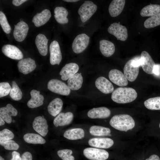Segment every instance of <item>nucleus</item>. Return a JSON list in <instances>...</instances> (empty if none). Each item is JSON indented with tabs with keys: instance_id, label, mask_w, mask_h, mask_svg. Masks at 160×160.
Here are the masks:
<instances>
[{
	"instance_id": "obj_29",
	"label": "nucleus",
	"mask_w": 160,
	"mask_h": 160,
	"mask_svg": "<svg viewBox=\"0 0 160 160\" xmlns=\"http://www.w3.org/2000/svg\"><path fill=\"white\" fill-rule=\"evenodd\" d=\"M84 136V131L81 128H73L68 130L63 134L64 137L71 140L81 139Z\"/></svg>"
},
{
	"instance_id": "obj_32",
	"label": "nucleus",
	"mask_w": 160,
	"mask_h": 160,
	"mask_svg": "<svg viewBox=\"0 0 160 160\" xmlns=\"http://www.w3.org/2000/svg\"><path fill=\"white\" fill-rule=\"evenodd\" d=\"M89 132L92 135L95 136H106L111 135L110 129L103 127L95 125L89 128Z\"/></svg>"
},
{
	"instance_id": "obj_22",
	"label": "nucleus",
	"mask_w": 160,
	"mask_h": 160,
	"mask_svg": "<svg viewBox=\"0 0 160 160\" xmlns=\"http://www.w3.org/2000/svg\"><path fill=\"white\" fill-rule=\"evenodd\" d=\"M51 16L50 11L45 9L41 12L37 13L33 17L32 22L34 25L39 27L45 24L49 20Z\"/></svg>"
},
{
	"instance_id": "obj_6",
	"label": "nucleus",
	"mask_w": 160,
	"mask_h": 160,
	"mask_svg": "<svg viewBox=\"0 0 160 160\" xmlns=\"http://www.w3.org/2000/svg\"><path fill=\"white\" fill-rule=\"evenodd\" d=\"M89 37L85 33L78 35L72 43V49L73 52L79 54L84 51L89 45Z\"/></svg>"
},
{
	"instance_id": "obj_25",
	"label": "nucleus",
	"mask_w": 160,
	"mask_h": 160,
	"mask_svg": "<svg viewBox=\"0 0 160 160\" xmlns=\"http://www.w3.org/2000/svg\"><path fill=\"white\" fill-rule=\"evenodd\" d=\"M48 39L44 34L39 33L36 36L35 43L40 54L43 56H46L48 52Z\"/></svg>"
},
{
	"instance_id": "obj_51",
	"label": "nucleus",
	"mask_w": 160,
	"mask_h": 160,
	"mask_svg": "<svg viewBox=\"0 0 160 160\" xmlns=\"http://www.w3.org/2000/svg\"><path fill=\"white\" fill-rule=\"evenodd\" d=\"M20 21H23V19H20Z\"/></svg>"
},
{
	"instance_id": "obj_35",
	"label": "nucleus",
	"mask_w": 160,
	"mask_h": 160,
	"mask_svg": "<svg viewBox=\"0 0 160 160\" xmlns=\"http://www.w3.org/2000/svg\"><path fill=\"white\" fill-rule=\"evenodd\" d=\"M160 25V13L151 16L144 22V25L147 28L155 27Z\"/></svg>"
},
{
	"instance_id": "obj_23",
	"label": "nucleus",
	"mask_w": 160,
	"mask_h": 160,
	"mask_svg": "<svg viewBox=\"0 0 160 160\" xmlns=\"http://www.w3.org/2000/svg\"><path fill=\"white\" fill-rule=\"evenodd\" d=\"M125 4V0H113L108 7V12L111 16L115 17L119 15L123 10Z\"/></svg>"
},
{
	"instance_id": "obj_45",
	"label": "nucleus",
	"mask_w": 160,
	"mask_h": 160,
	"mask_svg": "<svg viewBox=\"0 0 160 160\" xmlns=\"http://www.w3.org/2000/svg\"><path fill=\"white\" fill-rule=\"evenodd\" d=\"M160 67L159 65H156L154 68L153 73L155 75H159L160 73Z\"/></svg>"
},
{
	"instance_id": "obj_47",
	"label": "nucleus",
	"mask_w": 160,
	"mask_h": 160,
	"mask_svg": "<svg viewBox=\"0 0 160 160\" xmlns=\"http://www.w3.org/2000/svg\"><path fill=\"white\" fill-rule=\"evenodd\" d=\"M5 124L4 120L1 117H0V125L2 126Z\"/></svg>"
},
{
	"instance_id": "obj_37",
	"label": "nucleus",
	"mask_w": 160,
	"mask_h": 160,
	"mask_svg": "<svg viewBox=\"0 0 160 160\" xmlns=\"http://www.w3.org/2000/svg\"><path fill=\"white\" fill-rule=\"evenodd\" d=\"M0 144L4 148L8 150H15L18 149L19 145L14 141L12 140H4L0 139Z\"/></svg>"
},
{
	"instance_id": "obj_16",
	"label": "nucleus",
	"mask_w": 160,
	"mask_h": 160,
	"mask_svg": "<svg viewBox=\"0 0 160 160\" xmlns=\"http://www.w3.org/2000/svg\"><path fill=\"white\" fill-rule=\"evenodd\" d=\"M89 145L98 148H108L114 144L113 140L109 138H94L90 139L88 142Z\"/></svg>"
},
{
	"instance_id": "obj_11",
	"label": "nucleus",
	"mask_w": 160,
	"mask_h": 160,
	"mask_svg": "<svg viewBox=\"0 0 160 160\" xmlns=\"http://www.w3.org/2000/svg\"><path fill=\"white\" fill-rule=\"evenodd\" d=\"M1 50L5 56L11 59L20 60L23 59L22 52L18 48L14 45H4L2 47Z\"/></svg>"
},
{
	"instance_id": "obj_36",
	"label": "nucleus",
	"mask_w": 160,
	"mask_h": 160,
	"mask_svg": "<svg viewBox=\"0 0 160 160\" xmlns=\"http://www.w3.org/2000/svg\"><path fill=\"white\" fill-rule=\"evenodd\" d=\"M12 87L9 93L11 97L14 100L19 101L22 97V93L15 81L12 82Z\"/></svg>"
},
{
	"instance_id": "obj_33",
	"label": "nucleus",
	"mask_w": 160,
	"mask_h": 160,
	"mask_svg": "<svg viewBox=\"0 0 160 160\" xmlns=\"http://www.w3.org/2000/svg\"><path fill=\"white\" fill-rule=\"evenodd\" d=\"M24 140L27 143L33 144H43L45 140L39 135L33 133H28L23 136Z\"/></svg>"
},
{
	"instance_id": "obj_48",
	"label": "nucleus",
	"mask_w": 160,
	"mask_h": 160,
	"mask_svg": "<svg viewBox=\"0 0 160 160\" xmlns=\"http://www.w3.org/2000/svg\"><path fill=\"white\" fill-rule=\"evenodd\" d=\"M79 0H63V1L67 2H77L79 1Z\"/></svg>"
},
{
	"instance_id": "obj_20",
	"label": "nucleus",
	"mask_w": 160,
	"mask_h": 160,
	"mask_svg": "<svg viewBox=\"0 0 160 160\" xmlns=\"http://www.w3.org/2000/svg\"><path fill=\"white\" fill-rule=\"evenodd\" d=\"M111 113V111L109 109L102 107L90 110L88 112L87 115L91 119H105L109 117Z\"/></svg>"
},
{
	"instance_id": "obj_19",
	"label": "nucleus",
	"mask_w": 160,
	"mask_h": 160,
	"mask_svg": "<svg viewBox=\"0 0 160 160\" xmlns=\"http://www.w3.org/2000/svg\"><path fill=\"white\" fill-rule=\"evenodd\" d=\"M73 118V115L71 112L60 113L54 119L53 124L56 127L68 125L72 122Z\"/></svg>"
},
{
	"instance_id": "obj_41",
	"label": "nucleus",
	"mask_w": 160,
	"mask_h": 160,
	"mask_svg": "<svg viewBox=\"0 0 160 160\" xmlns=\"http://www.w3.org/2000/svg\"><path fill=\"white\" fill-rule=\"evenodd\" d=\"M14 135L12 132L7 129H4L0 132V139L4 140H11Z\"/></svg>"
},
{
	"instance_id": "obj_52",
	"label": "nucleus",
	"mask_w": 160,
	"mask_h": 160,
	"mask_svg": "<svg viewBox=\"0 0 160 160\" xmlns=\"http://www.w3.org/2000/svg\"><path fill=\"white\" fill-rule=\"evenodd\" d=\"M159 127L160 128V123L159 125Z\"/></svg>"
},
{
	"instance_id": "obj_1",
	"label": "nucleus",
	"mask_w": 160,
	"mask_h": 160,
	"mask_svg": "<svg viewBox=\"0 0 160 160\" xmlns=\"http://www.w3.org/2000/svg\"><path fill=\"white\" fill-rule=\"evenodd\" d=\"M137 97L136 90L131 87H119L112 92L111 98L118 103H126L135 100Z\"/></svg>"
},
{
	"instance_id": "obj_13",
	"label": "nucleus",
	"mask_w": 160,
	"mask_h": 160,
	"mask_svg": "<svg viewBox=\"0 0 160 160\" xmlns=\"http://www.w3.org/2000/svg\"><path fill=\"white\" fill-rule=\"evenodd\" d=\"M36 65L34 60L31 58L22 59L17 64L19 71L24 74H27L35 69Z\"/></svg>"
},
{
	"instance_id": "obj_42",
	"label": "nucleus",
	"mask_w": 160,
	"mask_h": 160,
	"mask_svg": "<svg viewBox=\"0 0 160 160\" xmlns=\"http://www.w3.org/2000/svg\"><path fill=\"white\" fill-rule=\"evenodd\" d=\"M21 158V160H32L31 154L28 151L24 153L22 155Z\"/></svg>"
},
{
	"instance_id": "obj_4",
	"label": "nucleus",
	"mask_w": 160,
	"mask_h": 160,
	"mask_svg": "<svg viewBox=\"0 0 160 160\" xmlns=\"http://www.w3.org/2000/svg\"><path fill=\"white\" fill-rule=\"evenodd\" d=\"M47 88L53 92L63 95H68L71 92L70 89L67 85L57 79L50 80L47 84Z\"/></svg>"
},
{
	"instance_id": "obj_28",
	"label": "nucleus",
	"mask_w": 160,
	"mask_h": 160,
	"mask_svg": "<svg viewBox=\"0 0 160 160\" xmlns=\"http://www.w3.org/2000/svg\"><path fill=\"white\" fill-rule=\"evenodd\" d=\"M54 17L57 22L60 24L67 23L68 20L67 18L68 12L67 10L63 7H57L54 10Z\"/></svg>"
},
{
	"instance_id": "obj_43",
	"label": "nucleus",
	"mask_w": 160,
	"mask_h": 160,
	"mask_svg": "<svg viewBox=\"0 0 160 160\" xmlns=\"http://www.w3.org/2000/svg\"><path fill=\"white\" fill-rule=\"evenodd\" d=\"M12 158L10 160H21L20 154L16 151H13L12 153Z\"/></svg>"
},
{
	"instance_id": "obj_27",
	"label": "nucleus",
	"mask_w": 160,
	"mask_h": 160,
	"mask_svg": "<svg viewBox=\"0 0 160 160\" xmlns=\"http://www.w3.org/2000/svg\"><path fill=\"white\" fill-rule=\"evenodd\" d=\"M62 100L57 98L52 100L49 104L47 110L49 113L53 116H56L60 113L63 107Z\"/></svg>"
},
{
	"instance_id": "obj_5",
	"label": "nucleus",
	"mask_w": 160,
	"mask_h": 160,
	"mask_svg": "<svg viewBox=\"0 0 160 160\" xmlns=\"http://www.w3.org/2000/svg\"><path fill=\"white\" fill-rule=\"evenodd\" d=\"M84 156L90 160H105L109 157V153L106 151L101 149L87 148L83 151Z\"/></svg>"
},
{
	"instance_id": "obj_24",
	"label": "nucleus",
	"mask_w": 160,
	"mask_h": 160,
	"mask_svg": "<svg viewBox=\"0 0 160 160\" xmlns=\"http://www.w3.org/2000/svg\"><path fill=\"white\" fill-rule=\"evenodd\" d=\"M31 99L27 103L28 106L30 108H34L43 105L44 98L40 94V92L35 89L32 90L30 92Z\"/></svg>"
},
{
	"instance_id": "obj_12",
	"label": "nucleus",
	"mask_w": 160,
	"mask_h": 160,
	"mask_svg": "<svg viewBox=\"0 0 160 160\" xmlns=\"http://www.w3.org/2000/svg\"><path fill=\"white\" fill-rule=\"evenodd\" d=\"M108 76L112 82L119 86L124 87L128 84L127 80L124 74L119 70H111L109 72Z\"/></svg>"
},
{
	"instance_id": "obj_17",
	"label": "nucleus",
	"mask_w": 160,
	"mask_h": 160,
	"mask_svg": "<svg viewBox=\"0 0 160 160\" xmlns=\"http://www.w3.org/2000/svg\"><path fill=\"white\" fill-rule=\"evenodd\" d=\"M95 85L97 89L105 94L110 93L113 91L114 87L112 84L104 77L98 78L95 81Z\"/></svg>"
},
{
	"instance_id": "obj_9",
	"label": "nucleus",
	"mask_w": 160,
	"mask_h": 160,
	"mask_svg": "<svg viewBox=\"0 0 160 160\" xmlns=\"http://www.w3.org/2000/svg\"><path fill=\"white\" fill-rule=\"evenodd\" d=\"M28 30V25L23 21L15 25L13 35L15 40L18 42L23 41L27 36Z\"/></svg>"
},
{
	"instance_id": "obj_14",
	"label": "nucleus",
	"mask_w": 160,
	"mask_h": 160,
	"mask_svg": "<svg viewBox=\"0 0 160 160\" xmlns=\"http://www.w3.org/2000/svg\"><path fill=\"white\" fill-rule=\"evenodd\" d=\"M132 60L128 61L124 68V74L127 80L130 82L136 80L139 72V67H135L132 65Z\"/></svg>"
},
{
	"instance_id": "obj_46",
	"label": "nucleus",
	"mask_w": 160,
	"mask_h": 160,
	"mask_svg": "<svg viewBox=\"0 0 160 160\" xmlns=\"http://www.w3.org/2000/svg\"><path fill=\"white\" fill-rule=\"evenodd\" d=\"M145 160H160V159L158 155L153 154L151 156L148 158L146 159Z\"/></svg>"
},
{
	"instance_id": "obj_26",
	"label": "nucleus",
	"mask_w": 160,
	"mask_h": 160,
	"mask_svg": "<svg viewBox=\"0 0 160 160\" xmlns=\"http://www.w3.org/2000/svg\"><path fill=\"white\" fill-rule=\"evenodd\" d=\"M99 45L100 51L104 56L109 57L114 53L115 50V47L112 42L103 39L100 41Z\"/></svg>"
},
{
	"instance_id": "obj_7",
	"label": "nucleus",
	"mask_w": 160,
	"mask_h": 160,
	"mask_svg": "<svg viewBox=\"0 0 160 160\" xmlns=\"http://www.w3.org/2000/svg\"><path fill=\"white\" fill-rule=\"evenodd\" d=\"M120 23L111 24L108 29V32L116 37L118 40L126 41L128 36L127 30L126 27L120 24Z\"/></svg>"
},
{
	"instance_id": "obj_10",
	"label": "nucleus",
	"mask_w": 160,
	"mask_h": 160,
	"mask_svg": "<svg viewBox=\"0 0 160 160\" xmlns=\"http://www.w3.org/2000/svg\"><path fill=\"white\" fill-rule=\"evenodd\" d=\"M32 126L34 130L42 136L44 137L47 134L48 126L44 116L35 117L33 122Z\"/></svg>"
},
{
	"instance_id": "obj_39",
	"label": "nucleus",
	"mask_w": 160,
	"mask_h": 160,
	"mask_svg": "<svg viewBox=\"0 0 160 160\" xmlns=\"http://www.w3.org/2000/svg\"><path fill=\"white\" fill-rule=\"evenodd\" d=\"M72 151L69 149H64L58 150L57 154L62 160H74L75 158L72 155Z\"/></svg>"
},
{
	"instance_id": "obj_40",
	"label": "nucleus",
	"mask_w": 160,
	"mask_h": 160,
	"mask_svg": "<svg viewBox=\"0 0 160 160\" xmlns=\"http://www.w3.org/2000/svg\"><path fill=\"white\" fill-rule=\"evenodd\" d=\"M12 87L7 82H1L0 83V97L7 95L10 93Z\"/></svg>"
},
{
	"instance_id": "obj_38",
	"label": "nucleus",
	"mask_w": 160,
	"mask_h": 160,
	"mask_svg": "<svg viewBox=\"0 0 160 160\" xmlns=\"http://www.w3.org/2000/svg\"><path fill=\"white\" fill-rule=\"evenodd\" d=\"M0 24L4 32L9 34L11 31V28L9 24L6 16L1 11H0Z\"/></svg>"
},
{
	"instance_id": "obj_50",
	"label": "nucleus",
	"mask_w": 160,
	"mask_h": 160,
	"mask_svg": "<svg viewBox=\"0 0 160 160\" xmlns=\"http://www.w3.org/2000/svg\"><path fill=\"white\" fill-rule=\"evenodd\" d=\"M12 121L14 123L15 122V120H12Z\"/></svg>"
},
{
	"instance_id": "obj_21",
	"label": "nucleus",
	"mask_w": 160,
	"mask_h": 160,
	"mask_svg": "<svg viewBox=\"0 0 160 160\" xmlns=\"http://www.w3.org/2000/svg\"><path fill=\"white\" fill-rule=\"evenodd\" d=\"M17 113L16 109L10 104L0 108V117L8 124L11 123L12 121L11 116H16Z\"/></svg>"
},
{
	"instance_id": "obj_44",
	"label": "nucleus",
	"mask_w": 160,
	"mask_h": 160,
	"mask_svg": "<svg viewBox=\"0 0 160 160\" xmlns=\"http://www.w3.org/2000/svg\"><path fill=\"white\" fill-rule=\"evenodd\" d=\"M27 1V0H13L12 3L14 6H18Z\"/></svg>"
},
{
	"instance_id": "obj_49",
	"label": "nucleus",
	"mask_w": 160,
	"mask_h": 160,
	"mask_svg": "<svg viewBox=\"0 0 160 160\" xmlns=\"http://www.w3.org/2000/svg\"><path fill=\"white\" fill-rule=\"evenodd\" d=\"M0 160H4V159L1 156H0Z\"/></svg>"
},
{
	"instance_id": "obj_31",
	"label": "nucleus",
	"mask_w": 160,
	"mask_h": 160,
	"mask_svg": "<svg viewBox=\"0 0 160 160\" xmlns=\"http://www.w3.org/2000/svg\"><path fill=\"white\" fill-rule=\"evenodd\" d=\"M160 13V5L151 4L145 6L140 12L141 16L143 17L152 16Z\"/></svg>"
},
{
	"instance_id": "obj_2",
	"label": "nucleus",
	"mask_w": 160,
	"mask_h": 160,
	"mask_svg": "<svg viewBox=\"0 0 160 160\" xmlns=\"http://www.w3.org/2000/svg\"><path fill=\"white\" fill-rule=\"evenodd\" d=\"M109 124L113 128L118 130L127 132L133 129L135 124L133 118L128 114H119L113 116Z\"/></svg>"
},
{
	"instance_id": "obj_18",
	"label": "nucleus",
	"mask_w": 160,
	"mask_h": 160,
	"mask_svg": "<svg viewBox=\"0 0 160 160\" xmlns=\"http://www.w3.org/2000/svg\"><path fill=\"white\" fill-rule=\"evenodd\" d=\"M79 67L75 63H71L66 64L61 69L60 74L61 79L63 80H66L77 72Z\"/></svg>"
},
{
	"instance_id": "obj_3",
	"label": "nucleus",
	"mask_w": 160,
	"mask_h": 160,
	"mask_svg": "<svg viewBox=\"0 0 160 160\" xmlns=\"http://www.w3.org/2000/svg\"><path fill=\"white\" fill-rule=\"evenodd\" d=\"M97 9V6L93 2L89 1H85L78 11L82 22L84 23L90 19Z\"/></svg>"
},
{
	"instance_id": "obj_34",
	"label": "nucleus",
	"mask_w": 160,
	"mask_h": 160,
	"mask_svg": "<svg viewBox=\"0 0 160 160\" xmlns=\"http://www.w3.org/2000/svg\"><path fill=\"white\" fill-rule=\"evenodd\" d=\"M145 107L151 110H160V97L149 98L144 102Z\"/></svg>"
},
{
	"instance_id": "obj_8",
	"label": "nucleus",
	"mask_w": 160,
	"mask_h": 160,
	"mask_svg": "<svg viewBox=\"0 0 160 160\" xmlns=\"http://www.w3.org/2000/svg\"><path fill=\"white\" fill-rule=\"evenodd\" d=\"M50 62L52 65H59L62 59V55L60 47L58 42L52 41L49 46Z\"/></svg>"
},
{
	"instance_id": "obj_15",
	"label": "nucleus",
	"mask_w": 160,
	"mask_h": 160,
	"mask_svg": "<svg viewBox=\"0 0 160 160\" xmlns=\"http://www.w3.org/2000/svg\"><path fill=\"white\" fill-rule=\"evenodd\" d=\"M140 57L143 60L141 66L143 71L148 74H153L154 68L156 64L149 54L145 51H143Z\"/></svg>"
},
{
	"instance_id": "obj_30",
	"label": "nucleus",
	"mask_w": 160,
	"mask_h": 160,
	"mask_svg": "<svg viewBox=\"0 0 160 160\" xmlns=\"http://www.w3.org/2000/svg\"><path fill=\"white\" fill-rule=\"evenodd\" d=\"M83 82V78L81 73H76L68 79V86L71 90H77L81 87Z\"/></svg>"
}]
</instances>
